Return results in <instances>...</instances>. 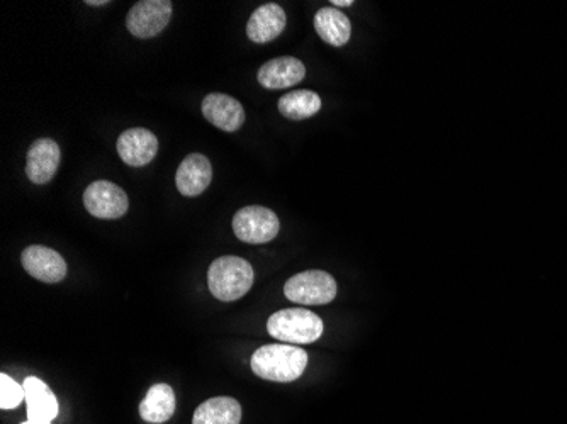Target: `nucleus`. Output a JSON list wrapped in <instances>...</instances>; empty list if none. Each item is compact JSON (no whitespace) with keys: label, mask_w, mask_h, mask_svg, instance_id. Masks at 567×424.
Wrapping results in <instances>:
<instances>
[{"label":"nucleus","mask_w":567,"mask_h":424,"mask_svg":"<svg viewBox=\"0 0 567 424\" xmlns=\"http://www.w3.org/2000/svg\"><path fill=\"white\" fill-rule=\"evenodd\" d=\"M172 17L170 0H141L131 7L126 26L136 38L150 40L167 28Z\"/></svg>","instance_id":"423d86ee"},{"label":"nucleus","mask_w":567,"mask_h":424,"mask_svg":"<svg viewBox=\"0 0 567 424\" xmlns=\"http://www.w3.org/2000/svg\"><path fill=\"white\" fill-rule=\"evenodd\" d=\"M267 330L270 336L282 343L309 345L320 340L325 324L318 314L311 313L309 309L291 307L272 314L267 321Z\"/></svg>","instance_id":"7ed1b4c3"},{"label":"nucleus","mask_w":567,"mask_h":424,"mask_svg":"<svg viewBox=\"0 0 567 424\" xmlns=\"http://www.w3.org/2000/svg\"><path fill=\"white\" fill-rule=\"evenodd\" d=\"M62 153L57 141L50 138H41L34 141L28 150V158H26V175L33 184H46L50 182L58 167H60Z\"/></svg>","instance_id":"9d476101"},{"label":"nucleus","mask_w":567,"mask_h":424,"mask_svg":"<svg viewBox=\"0 0 567 424\" xmlns=\"http://www.w3.org/2000/svg\"><path fill=\"white\" fill-rule=\"evenodd\" d=\"M21 424H51V423H38V421H26V423Z\"/></svg>","instance_id":"5701e85b"},{"label":"nucleus","mask_w":567,"mask_h":424,"mask_svg":"<svg viewBox=\"0 0 567 424\" xmlns=\"http://www.w3.org/2000/svg\"><path fill=\"white\" fill-rule=\"evenodd\" d=\"M306 77L304 63L294 56H281L264 63L257 73V80L264 89H289L301 84Z\"/></svg>","instance_id":"9b49d317"},{"label":"nucleus","mask_w":567,"mask_h":424,"mask_svg":"<svg viewBox=\"0 0 567 424\" xmlns=\"http://www.w3.org/2000/svg\"><path fill=\"white\" fill-rule=\"evenodd\" d=\"M255 282L252 265L240 257H221L209 267V291L218 301L233 302L242 299Z\"/></svg>","instance_id":"f03ea898"},{"label":"nucleus","mask_w":567,"mask_h":424,"mask_svg":"<svg viewBox=\"0 0 567 424\" xmlns=\"http://www.w3.org/2000/svg\"><path fill=\"white\" fill-rule=\"evenodd\" d=\"M321 109V97L313 90H292L279 99V112L292 121L313 118Z\"/></svg>","instance_id":"6ab92c4d"},{"label":"nucleus","mask_w":567,"mask_h":424,"mask_svg":"<svg viewBox=\"0 0 567 424\" xmlns=\"http://www.w3.org/2000/svg\"><path fill=\"white\" fill-rule=\"evenodd\" d=\"M306 365L308 353L299 346H260L252 357V370L257 377L281 384L298 380L304 374Z\"/></svg>","instance_id":"f257e3e1"},{"label":"nucleus","mask_w":567,"mask_h":424,"mask_svg":"<svg viewBox=\"0 0 567 424\" xmlns=\"http://www.w3.org/2000/svg\"><path fill=\"white\" fill-rule=\"evenodd\" d=\"M26 272L46 284H57L67 277V263L60 253L46 246H28L21 255Z\"/></svg>","instance_id":"6e6552de"},{"label":"nucleus","mask_w":567,"mask_h":424,"mask_svg":"<svg viewBox=\"0 0 567 424\" xmlns=\"http://www.w3.org/2000/svg\"><path fill=\"white\" fill-rule=\"evenodd\" d=\"M201 109L209 123L226 133H235L245 123L242 104L230 95L218 94V92L206 95Z\"/></svg>","instance_id":"f8f14e48"},{"label":"nucleus","mask_w":567,"mask_h":424,"mask_svg":"<svg viewBox=\"0 0 567 424\" xmlns=\"http://www.w3.org/2000/svg\"><path fill=\"white\" fill-rule=\"evenodd\" d=\"M174 389L167 384H155L146 392L140 404V416L146 423H167L175 413Z\"/></svg>","instance_id":"f3484780"},{"label":"nucleus","mask_w":567,"mask_h":424,"mask_svg":"<svg viewBox=\"0 0 567 424\" xmlns=\"http://www.w3.org/2000/svg\"><path fill=\"white\" fill-rule=\"evenodd\" d=\"M337 280L323 270H306L284 285V296L303 306H325L337 297Z\"/></svg>","instance_id":"20e7f679"},{"label":"nucleus","mask_w":567,"mask_h":424,"mask_svg":"<svg viewBox=\"0 0 567 424\" xmlns=\"http://www.w3.org/2000/svg\"><path fill=\"white\" fill-rule=\"evenodd\" d=\"M315 29L321 40L330 46H345L352 36V23L337 7H323L316 12Z\"/></svg>","instance_id":"dca6fc26"},{"label":"nucleus","mask_w":567,"mask_h":424,"mask_svg":"<svg viewBox=\"0 0 567 424\" xmlns=\"http://www.w3.org/2000/svg\"><path fill=\"white\" fill-rule=\"evenodd\" d=\"M119 157L130 167H145L157 157V136L145 128H133L119 136Z\"/></svg>","instance_id":"1a4fd4ad"},{"label":"nucleus","mask_w":567,"mask_h":424,"mask_svg":"<svg viewBox=\"0 0 567 424\" xmlns=\"http://www.w3.org/2000/svg\"><path fill=\"white\" fill-rule=\"evenodd\" d=\"M281 223L274 211L267 207L248 206L236 212L233 218V231L236 238L250 245L269 243L279 235Z\"/></svg>","instance_id":"39448f33"},{"label":"nucleus","mask_w":567,"mask_h":424,"mask_svg":"<svg viewBox=\"0 0 567 424\" xmlns=\"http://www.w3.org/2000/svg\"><path fill=\"white\" fill-rule=\"evenodd\" d=\"M286 12L279 4L269 2L253 12L247 24V36L257 45L277 40L286 29Z\"/></svg>","instance_id":"4468645a"},{"label":"nucleus","mask_w":567,"mask_h":424,"mask_svg":"<svg viewBox=\"0 0 567 424\" xmlns=\"http://www.w3.org/2000/svg\"><path fill=\"white\" fill-rule=\"evenodd\" d=\"M332 6H338V7L354 6V0H332Z\"/></svg>","instance_id":"412c9836"},{"label":"nucleus","mask_w":567,"mask_h":424,"mask_svg":"<svg viewBox=\"0 0 567 424\" xmlns=\"http://www.w3.org/2000/svg\"><path fill=\"white\" fill-rule=\"evenodd\" d=\"M84 206L94 218L119 219L128 212L130 201L119 185L97 180L85 189Z\"/></svg>","instance_id":"0eeeda50"},{"label":"nucleus","mask_w":567,"mask_h":424,"mask_svg":"<svg viewBox=\"0 0 567 424\" xmlns=\"http://www.w3.org/2000/svg\"><path fill=\"white\" fill-rule=\"evenodd\" d=\"M87 6H107V0H87Z\"/></svg>","instance_id":"4be33fe9"},{"label":"nucleus","mask_w":567,"mask_h":424,"mask_svg":"<svg viewBox=\"0 0 567 424\" xmlns=\"http://www.w3.org/2000/svg\"><path fill=\"white\" fill-rule=\"evenodd\" d=\"M211 180H213L211 162L199 153L187 155L180 163L177 175H175L177 189L182 196L186 197L201 196L204 190L208 189Z\"/></svg>","instance_id":"ddd939ff"},{"label":"nucleus","mask_w":567,"mask_h":424,"mask_svg":"<svg viewBox=\"0 0 567 424\" xmlns=\"http://www.w3.org/2000/svg\"><path fill=\"white\" fill-rule=\"evenodd\" d=\"M26 401L24 387L7 374L0 375V408L16 409L21 402Z\"/></svg>","instance_id":"aec40b11"},{"label":"nucleus","mask_w":567,"mask_h":424,"mask_svg":"<svg viewBox=\"0 0 567 424\" xmlns=\"http://www.w3.org/2000/svg\"><path fill=\"white\" fill-rule=\"evenodd\" d=\"M24 394H26V408H28V421L38 423H51L58 416V401L50 387L38 379L28 377L24 380Z\"/></svg>","instance_id":"2eb2a0df"},{"label":"nucleus","mask_w":567,"mask_h":424,"mask_svg":"<svg viewBox=\"0 0 567 424\" xmlns=\"http://www.w3.org/2000/svg\"><path fill=\"white\" fill-rule=\"evenodd\" d=\"M242 406L233 397H213L194 413L192 424H240Z\"/></svg>","instance_id":"a211bd4d"}]
</instances>
